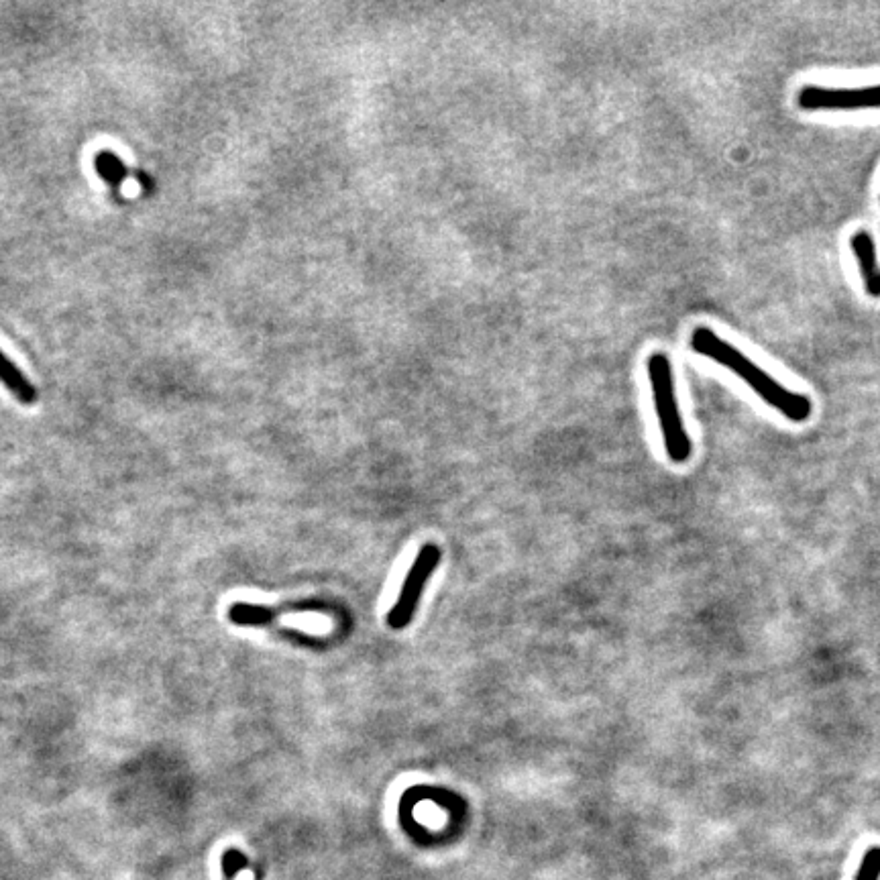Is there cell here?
Instances as JSON below:
<instances>
[{"label": "cell", "mask_w": 880, "mask_h": 880, "mask_svg": "<svg viewBox=\"0 0 880 880\" xmlns=\"http://www.w3.org/2000/svg\"><path fill=\"white\" fill-rule=\"evenodd\" d=\"M691 349L697 355H703L718 365L726 367L734 375H738L748 388L764 400L770 408H775L787 420L795 424H803L811 418L813 404L807 396L791 392L779 383L773 375H768L762 367H758L752 359H748L740 349L730 345L720 335H715L707 326H697L691 333Z\"/></svg>", "instance_id": "obj_1"}, {"label": "cell", "mask_w": 880, "mask_h": 880, "mask_svg": "<svg viewBox=\"0 0 880 880\" xmlns=\"http://www.w3.org/2000/svg\"><path fill=\"white\" fill-rule=\"evenodd\" d=\"M646 373L665 451L673 463L683 465L691 459L693 443L679 412L671 359L665 353H652L646 359Z\"/></svg>", "instance_id": "obj_2"}, {"label": "cell", "mask_w": 880, "mask_h": 880, "mask_svg": "<svg viewBox=\"0 0 880 880\" xmlns=\"http://www.w3.org/2000/svg\"><path fill=\"white\" fill-rule=\"evenodd\" d=\"M440 548L436 544H426L420 548L416 561L412 563L404 585L400 589V595L396 599V605L388 614V626L392 630H404L414 620V614L418 610L420 597L426 589V583L430 581L434 569L440 563Z\"/></svg>", "instance_id": "obj_3"}, {"label": "cell", "mask_w": 880, "mask_h": 880, "mask_svg": "<svg viewBox=\"0 0 880 880\" xmlns=\"http://www.w3.org/2000/svg\"><path fill=\"white\" fill-rule=\"evenodd\" d=\"M797 106L807 110V113H815V110L880 108V84L864 88L803 86L797 92Z\"/></svg>", "instance_id": "obj_4"}, {"label": "cell", "mask_w": 880, "mask_h": 880, "mask_svg": "<svg viewBox=\"0 0 880 880\" xmlns=\"http://www.w3.org/2000/svg\"><path fill=\"white\" fill-rule=\"evenodd\" d=\"M0 381L7 385V390L25 406H33L39 400L37 388L25 377V373L7 357L5 351H0Z\"/></svg>", "instance_id": "obj_5"}, {"label": "cell", "mask_w": 880, "mask_h": 880, "mask_svg": "<svg viewBox=\"0 0 880 880\" xmlns=\"http://www.w3.org/2000/svg\"><path fill=\"white\" fill-rule=\"evenodd\" d=\"M850 245H852V253H854V257H856V263H858V271H860L862 284L872 282V280L876 278V273L880 271V267H878V259H876V243H874V237H872L866 229H860V231H856V233L852 235Z\"/></svg>", "instance_id": "obj_6"}, {"label": "cell", "mask_w": 880, "mask_h": 880, "mask_svg": "<svg viewBox=\"0 0 880 880\" xmlns=\"http://www.w3.org/2000/svg\"><path fill=\"white\" fill-rule=\"evenodd\" d=\"M94 168L96 172L102 176V180L110 186V188H121L125 178L129 176L127 165L123 163V159L113 153V151H100L94 157Z\"/></svg>", "instance_id": "obj_7"}, {"label": "cell", "mask_w": 880, "mask_h": 880, "mask_svg": "<svg viewBox=\"0 0 880 880\" xmlns=\"http://www.w3.org/2000/svg\"><path fill=\"white\" fill-rule=\"evenodd\" d=\"M880 878V846H872L860 862L856 880H878Z\"/></svg>", "instance_id": "obj_8"}, {"label": "cell", "mask_w": 880, "mask_h": 880, "mask_svg": "<svg viewBox=\"0 0 880 880\" xmlns=\"http://www.w3.org/2000/svg\"><path fill=\"white\" fill-rule=\"evenodd\" d=\"M249 866V860L239 850H227L223 854V872L227 878H233L239 870H245Z\"/></svg>", "instance_id": "obj_9"}, {"label": "cell", "mask_w": 880, "mask_h": 880, "mask_svg": "<svg viewBox=\"0 0 880 880\" xmlns=\"http://www.w3.org/2000/svg\"><path fill=\"white\" fill-rule=\"evenodd\" d=\"M864 290H866L868 296H872V298H880V271L876 273V278H874L872 282L864 284Z\"/></svg>", "instance_id": "obj_10"}]
</instances>
